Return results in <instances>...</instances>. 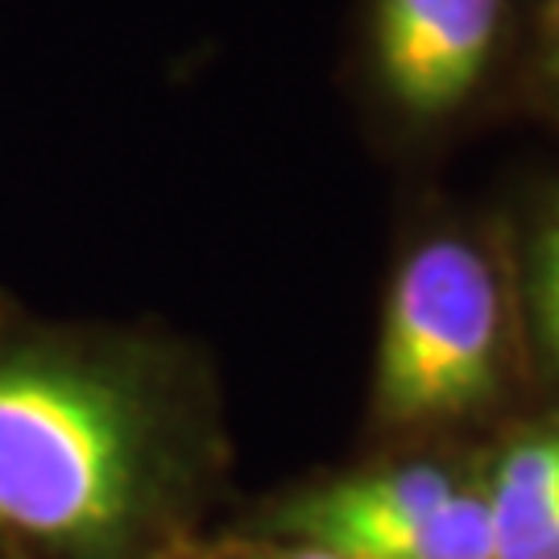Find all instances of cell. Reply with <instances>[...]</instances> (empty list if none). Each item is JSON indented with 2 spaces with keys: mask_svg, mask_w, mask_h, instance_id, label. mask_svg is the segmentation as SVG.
Segmentation results:
<instances>
[{
  "mask_svg": "<svg viewBox=\"0 0 559 559\" xmlns=\"http://www.w3.org/2000/svg\"><path fill=\"white\" fill-rule=\"evenodd\" d=\"M253 559H332L316 551V547H290V551H270V556H253Z\"/></svg>",
  "mask_w": 559,
  "mask_h": 559,
  "instance_id": "52a82bcc",
  "label": "cell"
},
{
  "mask_svg": "<svg viewBox=\"0 0 559 559\" xmlns=\"http://www.w3.org/2000/svg\"><path fill=\"white\" fill-rule=\"evenodd\" d=\"M493 559H559V431H539L501 456L485 493Z\"/></svg>",
  "mask_w": 559,
  "mask_h": 559,
  "instance_id": "5b68a950",
  "label": "cell"
},
{
  "mask_svg": "<svg viewBox=\"0 0 559 559\" xmlns=\"http://www.w3.org/2000/svg\"><path fill=\"white\" fill-rule=\"evenodd\" d=\"M501 307L477 249L431 240L411 253L385 299L373 402L385 423L473 415L498 390Z\"/></svg>",
  "mask_w": 559,
  "mask_h": 559,
  "instance_id": "7a4b0ae2",
  "label": "cell"
},
{
  "mask_svg": "<svg viewBox=\"0 0 559 559\" xmlns=\"http://www.w3.org/2000/svg\"><path fill=\"white\" fill-rule=\"evenodd\" d=\"M158 473V423L112 360L0 344V531L80 556L133 535Z\"/></svg>",
  "mask_w": 559,
  "mask_h": 559,
  "instance_id": "6da1fadb",
  "label": "cell"
},
{
  "mask_svg": "<svg viewBox=\"0 0 559 559\" xmlns=\"http://www.w3.org/2000/svg\"><path fill=\"white\" fill-rule=\"evenodd\" d=\"M501 0H378L373 41L390 96L411 117H443L480 83Z\"/></svg>",
  "mask_w": 559,
  "mask_h": 559,
  "instance_id": "3957f363",
  "label": "cell"
},
{
  "mask_svg": "<svg viewBox=\"0 0 559 559\" xmlns=\"http://www.w3.org/2000/svg\"><path fill=\"white\" fill-rule=\"evenodd\" d=\"M531 307L547 353L559 365V203L543 216L531 240Z\"/></svg>",
  "mask_w": 559,
  "mask_h": 559,
  "instance_id": "8992f818",
  "label": "cell"
},
{
  "mask_svg": "<svg viewBox=\"0 0 559 559\" xmlns=\"http://www.w3.org/2000/svg\"><path fill=\"white\" fill-rule=\"evenodd\" d=\"M551 25H556V34H559V0H551Z\"/></svg>",
  "mask_w": 559,
  "mask_h": 559,
  "instance_id": "ba28073f",
  "label": "cell"
},
{
  "mask_svg": "<svg viewBox=\"0 0 559 559\" xmlns=\"http://www.w3.org/2000/svg\"><path fill=\"white\" fill-rule=\"evenodd\" d=\"M460 489L440 464H399L348 477L295 498L282 510V531L332 559H353L373 539L427 519Z\"/></svg>",
  "mask_w": 559,
  "mask_h": 559,
  "instance_id": "277c9868",
  "label": "cell"
}]
</instances>
